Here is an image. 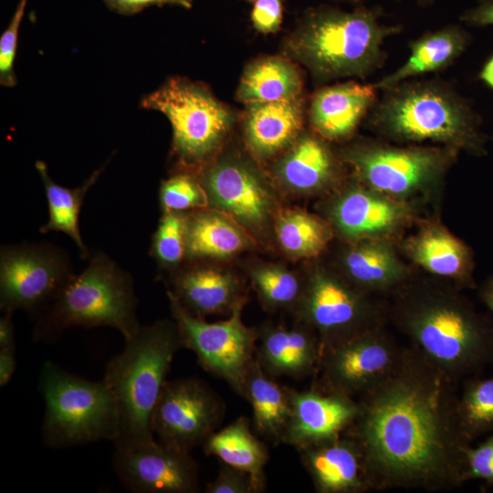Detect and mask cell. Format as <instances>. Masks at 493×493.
I'll use <instances>...</instances> for the list:
<instances>
[{"label": "cell", "instance_id": "6da1fadb", "mask_svg": "<svg viewBox=\"0 0 493 493\" xmlns=\"http://www.w3.org/2000/svg\"><path fill=\"white\" fill-rule=\"evenodd\" d=\"M452 378L415 347H403L392 372L359 397L345 432L359 444L372 490L453 489L467 481L470 440L457 414Z\"/></svg>", "mask_w": 493, "mask_h": 493}, {"label": "cell", "instance_id": "7a4b0ae2", "mask_svg": "<svg viewBox=\"0 0 493 493\" xmlns=\"http://www.w3.org/2000/svg\"><path fill=\"white\" fill-rule=\"evenodd\" d=\"M386 302L388 320L455 382L493 364V321L462 288L417 271Z\"/></svg>", "mask_w": 493, "mask_h": 493}, {"label": "cell", "instance_id": "3957f363", "mask_svg": "<svg viewBox=\"0 0 493 493\" xmlns=\"http://www.w3.org/2000/svg\"><path fill=\"white\" fill-rule=\"evenodd\" d=\"M364 122L389 142L445 146L476 157L488 153L480 114L443 79H412L381 90Z\"/></svg>", "mask_w": 493, "mask_h": 493}, {"label": "cell", "instance_id": "277c9868", "mask_svg": "<svg viewBox=\"0 0 493 493\" xmlns=\"http://www.w3.org/2000/svg\"><path fill=\"white\" fill-rule=\"evenodd\" d=\"M381 5L351 11L321 5L304 11L288 37L285 51L319 81L365 79L383 67L385 40L403 31L402 25L382 21Z\"/></svg>", "mask_w": 493, "mask_h": 493}, {"label": "cell", "instance_id": "5b68a950", "mask_svg": "<svg viewBox=\"0 0 493 493\" xmlns=\"http://www.w3.org/2000/svg\"><path fill=\"white\" fill-rule=\"evenodd\" d=\"M184 348L175 321L157 320L140 327L124 348L105 366L103 381L110 388L118 412L114 447L155 439L152 417L172 362Z\"/></svg>", "mask_w": 493, "mask_h": 493}, {"label": "cell", "instance_id": "8992f818", "mask_svg": "<svg viewBox=\"0 0 493 493\" xmlns=\"http://www.w3.org/2000/svg\"><path fill=\"white\" fill-rule=\"evenodd\" d=\"M338 154L359 182L426 215H439L446 177L460 152L438 145L396 144L374 136L355 139Z\"/></svg>", "mask_w": 493, "mask_h": 493}, {"label": "cell", "instance_id": "52a82bcc", "mask_svg": "<svg viewBox=\"0 0 493 493\" xmlns=\"http://www.w3.org/2000/svg\"><path fill=\"white\" fill-rule=\"evenodd\" d=\"M136 309L131 277L100 253L81 273L73 275L41 312L33 330V340L52 343L74 326L110 327L128 340L141 327Z\"/></svg>", "mask_w": 493, "mask_h": 493}, {"label": "cell", "instance_id": "ba28073f", "mask_svg": "<svg viewBox=\"0 0 493 493\" xmlns=\"http://www.w3.org/2000/svg\"><path fill=\"white\" fill-rule=\"evenodd\" d=\"M37 389L44 400L43 444L65 448L102 440L113 443L118 434L115 399L106 384L74 374L47 360Z\"/></svg>", "mask_w": 493, "mask_h": 493}, {"label": "cell", "instance_id": "9c48e42d", "mask_svg": "<svg viewBox=\"0 0 493 493\" xmlns=\"http://www.w3.org/2000/svg\"><path fill=\"white\" fill-rule=\"evenodd\" d=\"M141 106L166 116L172 125L173 151L187 165L207 159L234 123L232 110L206 86L181 77L169 79L145 96Z\"/></svg>", "mask_w": 493, "mask_h": 493}, {"label": "cell", "instance_id": "30bf717a", "mask_svg": "<svg viewBox=\"0 0 493 493\" xmlns=\"http://www.w3.org/2000/svg\"><path fill=\"white\" fill-rule=\"evenodd\" d=\"M296 305L301 321L317 334L321 351L389 321L386 301L322 267L309 275Z\"/></svg>", "mask_w": 493, "mask_h": 493}, {"label": "cell", "instance_id": "8fae6325", "mask_svg": "<svg viewBox=\"0 0 493 493\" xmlns=\"http://www.w3.org/2000/svg\"><path fill=\"white\" fill-rule=\"evenodd\" d=\"M167 295L184 348L195 354L204 370L226 382L242 396L256 361L257 341V330L242 321V308L235 309L227 320L207 322L188 312L172 294Z\"/></svg>", "mask_w": 493, "mask_h": 493}, {"label": "cell", "instance_id": "7c38bea8", "mask_svg": "<svg viewBox=\"0 0 493 493\" xmlns=\"http://www.w3.org/2000/svg\"><path fill=\"white\" fill-rule=\"evenodd\" d=\"M73 275L68 257L52 245L5 246L0 252V309L39 316Z\"/></svg>", "mask_w": 493, "mask_h": 493}, {"label": "cell", "instance_id": "4fadbf2b", "mask_svg": "<svg viewBox=\"0 0 493 493\" xmlns=\"http://www.w3.org/2000/svg\"><path fill=\"white\" fill-rule=\"evenodd\" d=\"M221 397L202 379L166 381L152 417L160 443L191 452L216 430L225 415Z\"/></svg>", "mask_w": 493, "mask_h": 493}, {"label": "cell", "instance_id": "5bb4252c", "mask_svg": "<svg viewBox=\"0 0 493 493\" xmlns=\"http://www.w3.org/2000/svg\"><path fill=\"white\" fill-rule=\"evenodd\" d=\"M328 222L334 234L346 243L369 238L399 242L423 215L418 209L359 182L335 191L327 207Z\"/></svg>", "mask_w": 493, "mask_h": 493}, {"label": "cell", "instance_id": "9a60e30c", "mask_svg": "<svg viewBox=\"0 0 493 493\" xmlns=\"http://www.w3.org/2000/svg\"><path fill=\"white\" fill-rule=\"evenodd\" d=\"M402 348L386 326L326 348L317 371L320 372V387L359 398L392 372Z\"/></svg>", "mask_w": 493, "mask_h": 493}, {"label": "cell", "instance_id": "2e32d148", "mask_svg": "<svg viewBox=\"0 0 493 493\" xmlns=\"http://www.w3.org/2000/svg\"><path fill=\"white\" fill-rule=\"evenodd\" d=\"M112 467L123 487L133 493H196L198 465L190 452L152 440L114 447Z\"/></svg>", "mask_w": 493, "mask_h": 493}, {"label": "cell", "instance_id": "e0dca14e", "mask_svg": "<svg viewBox=\"0 0 493 493\" xmlns=\"http://www.w3.org/2000/svg\"><path fill=\"white\" fill-rule=\"evenodd\" d=\"M413 228L398 242L402 255L412 266L462 289L477 288L472 248L442 223L439 215L420 216Z\"/></svg>", "mask_w": 493, "mask_h": 493}, {"label": "cell", "instance_id": "ac0fdd59", "mask_svg": "<svg viewBox=\"0 0 493 493\" xmlns=\"http://www.w3.org/2000/svg\"><path fill=\"white\" fill-rule=\"evenodd\" d=\"M291 414L283 444L297 450L344 434L359 413L358 401L321 387L289 388Z\"/></svg>", "mask_w": 493, "mask_h": 493}, {"label": "cell", "instance_id": "d6986e66", "mask_svg": "<svg viewBox=\"0 0 493 493\" xmlns=\"http://www.w3.org/2000/svg\"><path fill=\"white\" fill-rule=\"evenodd\" d=\"M340 266L339 273L351 284L377 297H388L418 271L402 255L398 242L385 238L347 243Z\"/></svg>", "mask_w": 493, "mask_h": 493}, {"label": "cell", "instance_id": "ffe728a7", "mask_svg": "<svg viewBox=\"0 0 493 493\" xmlns=\"http://www.w3.org/2000/svg\"><path fill=\"white\" fill-rule=\"evenodd\" d=\"M379 91L375 83L355 80L320 88L309 108L314 132L328 142L351 140L377 101Z\"/></svg>", "mask_w": 493, "mask_h": 493}, {"label": "cell", "instance_id": "44dd1931", "mask_svg": "<svg viewBox=\"0 0 493 493\" xmlns=\"http://www.w3.org/2000/svg\"><path fill=\"white\" fill-rule=\"evenodd\" d=\"M298 451L317 492L363 493L372 490L362 451L349 434Z\"/></svg>", "mask_w": 493, "mask_h": 493}, {"label": "cell", "instance_id": "7402d4cb", "mask_svg": "<svg viewBox=\"0 0 493 493\" xmlns=\"http://www.w3.org/2000/svg\"><path fill=\"white\" fill-rule=\"evenodd\" d=\"M205 184L214 203L240 222L257 226L267 219L271 207L269 192L247 163L220 161L205 171Z\"/></svg>", "mask_w": 493, "mask_h": 493}, {"label": "cell", "instance_id": "603a6c76", "mask_svg": "<svg viewBox=\"0 0 493 493\" xmlns=\"http://www.w3.org/2000/svg\"><path fill=\"white\" fill-rule=\"evenodd\" d=\"M320 355V340L306 325L291 329L267 326L257 330L256 359L273 379L308 377L317 372Z\"/></svg>", "mask_w": 493, "mask_h": 493}, {"label": "cell", "instance_id": "cb8c5ba5", "mask_svg": "<svg viewBox=\"0 0 493 493\" xmlns=\"http://www.w3.org/2000/svg\"><path fill=\"white\" fill-rule=\"evenodd\" d=\"M344 163L317 133L300 134L276 167L279 179L300 193L336 190L342 184Z\"/></svg>", "mask_w": 493, "mask_h": 493}, {"label": "cell", "instance_id": "d4e9b609", "mask_svg": "<svg viewBox=\"0 0 493 493\" xmlns=\"http://www.w3.org/2000/svg\"><path fill=\"white\" fill-rule=\"evenodd\" d=\"M471 40L470 34L458 24L427 31L409 43L407 59L375 86L381 91L404 80L443 71L465 53Z\"/></svg>", "mask_w": 493, "mask_h": 493}, {"label": "cell", "instance_id": "484cf974", "mask_svg": "<svg viewBox=\"0 0 493 493\" xmlns=\"http://www.w3.org/2000/svg\"><path fill=\"white\" fill-rule=\"evenodd\" d=\"M246 106L245 137L257 156L268 158L292 144L301 134L304 115L302 97Z\"/></svg>", "mask_w": 493, "mask_h": 493}, {"label": "cell", "instance_id": "4316f807", "mask_svg": "<svg viewBox=\"0 0 493 493\" xmlns=\"http://www.w3.org/2000/svg\"><path fill=\"white\" fill-rule=\"evenodd\" d=\"M168 292L184 309L199 318L233 312L246 302L237 280L227 272L212 268L184 272L175 278L173 290Z\"/></svg>", "mask_w": 493, "mask_h": 493}, {"label": "cell", "instance_id": "83f0119b", "mask_svg": "<svg viewBox=\"0 0 493 493\" xmlns=\"http://www.w3.org/2000/svg\"><path fill=\"white\" fill-rule=\"evenodd\" d=\"M202 446L206 456H214L222 463L247 473L257 493L264 491L268 450L264 441L254 433L247 417L240 416L224 428L213 432Z\"/></svg>", "mask_w": 493, "mask_h": 493}, {"label": "cell", "instance_id": "f1b7e54d", "mask_svg": "<svg viewBox=\"0 0 493 493\" xmlns=\"http://www.w3.org/2000/svg\"><path fill=\"white\" fill-rule=\"evenodd\" d=\"M242 396L251 405L254 432L274 445L282 443L291 414L289 387L278 384L265 373L256 359Z\"/></svg>", "mask_w": 493, "mask_h": 493}, {"label": "cell", "instance_id": "f546056e", "mask_svg": "<svg viewBox=\"0 0 493 493\" xmlns=\"http://www.w3.org/2000/svg\"><path fill=\"white\" fill-rule=\"evenodd\" d=\"M302 89L301 75L291 61L281 57H265L247 65L236 96L246 105L301 97Z\"/></svg>", "mask_w": 493, "mask_h": 493}, {"label": "cell", "instance_id": "4dcf8cb0", "mask_svg": "<svg viewBox=\"0 0 493 493\" xmlns=\"http://www.w3.org/2000/svg\"><path fill=\"white\" fill-rule=\"evenodd\" d=\"M36 168L42 179L48 205V221L40 227L41 233L58 231L67 234L76 243L81 257H87L88 249L80 235L79 216L87 192L97 182L105 165L93 172L80 186L73 189L55 183L43 162H37Z\"/></svg>", "mask_w": 493, "mask_h": 493}, {"label": "cell", "instance_id": "1f68e13d", "mask_svg": "<svg viewBox=\"0 0 493 493\" xmlns=\"http://www.w3.org/2000/svg\"><path fill=\"white\" fill-rule=\"evenodd\" d=\"M244 231L221 214L201 212L186 219V254L193 257H226L247 246Z\"/></svg>", "mask_w": 493, "mask_h": 493}, {"label": "cell", "instance_id": "d6a6232c", "mask_svg": "<svg viewBox=\"0 0 493 493\" xmlns=\"http://www.w3.org/2000/svg\"><path fill=\"white\" fill-rule=\"evenodd\" d=\"M276 232L284 251L304 258L320 256L335 236L327 220L300 210L280 213Z\"/></svg>", "mask_w": 493, "mask_h": 493}, {"label": "cell", "instance_id": "836d02e7", "mask_svg": "<svg viewBox=\"0 0 493 493\" xmlns=\"http://www.w3.org/2000/svg\"><path fill=\"white\" fill-rule=\"evenodd\" d=\"M457 414L470 441L493 430V377L466 378L458 395Z\"/></svg>", "mask_w": 493, "mask_h": 493}, {"label": "cell", "instance_id": "e575fe53", "mask_svg": "<svg viewBox=\"0 0 493 493\" xmlns=\"http://www.w3.org/2000/svg\"><path fill=\"white\" fill-rule=\"evenodd\" d=\"M253 279L261 299L270 308L297 304L303 290L293 273L278 267L256 270Z\"/></svg>", "mask_w": 493, "mask_h": 493}, {"label": "cell", "instance_id": "d590c367", "mask_svg": "<svg viewBox=\"0 0 493 493\" xmlns=\"http://www.w3.org/2000/svg\"><path fill=\"white\" fill-rule=\"evenodd\" d=\"M186 218L177 212H164L152 244V254L163 266H175L186 254Z\"/></svg>", "mask_w": 493, "mask_h": 493}, {"label": "cell", "instance_id": "8d00e7d4", "mask_svg": "<svg viewBox=\"0 0 493 493\" xmlns=\"http://www.w3.org/2000/svg\"><path fill=\"white\" fill-rule=\"evenodd\" d=\"M206 192L191 175L177 174L164 181L160 189V201L164 212H181L205 207Z\"/></svg>", "mask_w": 493, "mask_h": 493}, {"label": "cell", "instance_id": "74e56055", "mask_svg": "<svg viewBox=\"0 0 493 493\" xmlns=\"http://www.w3.org/2000/svg\"><path fill=\"white\" fill-rule=\"evenodd\" d=\"M27 0H20L15 13L0 37V83L12 87L16 83L14 61L17 47L19 27L25 14Z\"/></svg>", "mask_w": 493, "mask_h": 493}, {"label": "cell", "instance_id": "f35d334b", "mask_svg": "<svg viewBox=\"0 0 493 493\" xmlns=\"http://www.w3.org/2000/svg\"><path fill=\"white\" fill-rule=\"evenodd\" d=\"M205 492L257 493V490L247 473L222 463L215 478L205 485Z\"/></svg>", "mask_w": 493, "mask_h": 493}, {"label": "cell", "instance_id": "ab89813d", "mask_svg": "<svg viewBox=\"0 0 493 493\" xmlns=\"http://www.w3.org/2000/svg\"><path fill=\"white\" fill-rule=\"evenodd\" d=\"M251 5L250 21L261 34H273L279 30L284 14L285 0H247Z\"/></svg>", "mask_w": 493, "mask_h": 493}, {"label": "cell", "instance_id": "60d3db41", "mask_svg": "<svg viewBox=\"0 0 493 493\" xmlns=\"http://www.w3.org/2000/svg\"><path fill=\"white\" fill-rule=\"evenodd\" d=\"M467 478H479L493 487V435L467 453Z\"/></svg>", "mask_w": 493, "mask_h": 493}, {"label": "cell", "instance_id": "b9f144b4", "mask_svg": "<svg viewBox=\"0 0 493 493\" xmlns=\"http://www.w3.org/2000/svg\"><path fill=\"white\" fill-rule=\"evenodd\" d=\"M105 5L114 12L121 15H133L152 5H176L190 9L193 0H103Z\"/></svg>", "mask_w": 493, "mask_h": 493}, {"label": "cell", "instance_id": "7bdbcfd3", "mask_svg": "<svg viewBox=\"0 0 493 493\" xmlns=\"http://www.w3.org/2000/svg\"><path fill=\"white\" fill-rule=\"evenodd\" d=\"M459 21L475 27L493 26V0H477V4L466 9L460 16Z\"/></svg>", "mask_w": 493, "mask_h": 493}, {"label": "cell", "instance_id": "ee69618b", "mask_svg": "<svg viewBox=\"0 0 493 493\" xmlns=\"http://www.w3.org/2000/svg\"><path fill=\"white\" fill-rule=\"evenodd\" d=\"M16 368V348L0 349V386H5Z\"/></svg>", "mask_w": 493, "mask_h": 493}, {"label": "cell", "instance_id": "f6af8a7d", "mask_svg": "<svg viewBox=\"0 0 493 493\" xmlns=\"http://www.w3.org/2000/svg\"><path fill=\"white\" fill-rule=\"evenodd\" d=\"M12 314L11 312H4L0 319V349L16 348Z\"/></svg>", "mask_w": 493, "mask_h": 493}, {"label": "cell", "instance_id": "bcb514c9", "mask_svg": "<svg viewBox=\"0 0 493 493\" xmlns=\"http://www.w3.org/2000/svg\"><path fill=\"white\" fill-rule=\"evenodd\" d=\"M478 295L481 301L493 314V276H489L479 287Z\"/></svg>", "mask_w": 493, "mask_h": 493}, {"label": "cell", "instance_id": "7dc6e473", "mask_svg": "<svg viewBox=\"0 0 493 493\" xmlns=\"http://www.w3.org/2000/svg\"><path fill=\"white\" fill-rule=\"evenodd\" d=\"M479 80L493 90V54L482 65L478 73Z\"/></svg>", "mask_w": 493, "mask_h": 493}, {"label": "cell", "instance_id": "c3c4849f", "mask_svg": "<svg viewBox=\"0 0 493 493\" xmlns=\"http://www.w3.org/2000/svg\"><path fill=\"white\" fill-rule=\"evenodd\" d=\"M402 1V0H398ZM415 3L421 7H427L434 5L437 0H414Z\"/></svg>", "mask_w": 493, "mask_h": 493}, {"label": "cell", "instance_id": "681fc988", "mask_svg": "<svg viewBox=\"0 0 493 493\" xmlns=\"http://www.w3.org/2000/svg\"><path fill=\"white\" fill-rule=\"evenodd\" d=\"M336 1L348 3L354 6H357V5H365V3L369 0H336Z\"/></svg>", "mask_w": 493, "mask_h": 493}, {"label": "cell", "instance_id": "f907efd6", "mask_svg": "<svg viewBox=\"0 0 493 493\" xmlns=\"http://www.w3.org/2000/svg\"><path fill=\"white\" fill-rule=\"evenodd\" d=\"M491 139L493 140V136H492V138H491Z\"/></svg>", "mask_w": 493, "mask_h": 493}]
</instances>
